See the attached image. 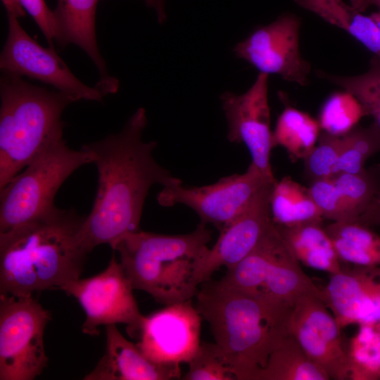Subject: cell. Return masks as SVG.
<instances>
[{"label": "cell", "mask_w": 380, "mask_h": 380, "mask_svg": "<svg viewBox=\"0 0 380 380\" xmlns=\"http://www.w3.org/2000/svg\"><path fill=\"white\" fill-rule=\"evenodd\" d=\"M146 125V110L139 108L121 131L81 147L91 153L98 172L96 198L80 229L89 253L103 243L114 250L126 234L140 230L144 202L152 186L182 184L156 161L153 152L157 143L142 139Z\"/></svg>", "instance_id": "1"}, {"label": "cell", "mask_w": 380, "mask_h": 380, "mask_svg": "<svg viewBox=\"0 0 380 380\" xmlns=\"http://www.w3.org/2000/svg\"><path fill=\"white\" fill-rule=\"evenodd\" d=\"M86 216L56 205L0 232V294L34 295L63 290L80 279L89 253L80 236Z\"/></svg>", "instance_id": "2"}, {"label": "cell", "mask_w": 380, "mask_h": 380, "mask_svg": "<svg viewBox=\"0 0 380 380\" xmlns=\"http://www.w3.org/2000/svg\"><path fill=\"white\" fill-rule=\"evenodd\" d=\"M195 307L236 380H255L275 347L290 334L293 305L232 287L201 284Z\"/></svg>", "instance_id": "3"}, {"label": "cell", "mask_w": 380, "mask_h": 380, "mask_svg": "<svg viewBox=\"0 0 380 380\" xmlns=\"http://www.w3.org/2000/svg\"><path fill=\"white\" fill-rule=\"evenodd\" d=\"M0 189L43 149L63 137L65 108L78 101L4 73L0 78Z\"/></svg>", "instance_id": "4"}, {"label": "cell", "mask_w": 380, "mask_h": 380, "mask_svg": "<svg viewBox=\"0 0 380 380\" xmlns=\"http://www.w3.org/2000/svg\"><path fill=\"white\" fill-rule=\"evenodd\" d=\"M212 233L200 223L191 233L166 235L139 230L126 234L114 251L134 289L169 305L192 300L198 292L194 262L208 248Z\"/></svg>", "instance_id": "5"}, {"label": "cell", "mask_w": 380, "mask_h": 380, "mask_svg": "<svg viewBox=\"0 0 380 380\" xmlns=\"http://www.w3.org/2000/svg\"><path fill=\"white\" fill-rule=\"evenodd\" d=\"M93 163L90 152L70 148L61 137L43 149L25 168L0 189V232L46 213L54 198L76 170Z\"/></svg>", "instance_id": "6"}, {"label": "cell", "mask_w": 380, "mask_h": 380, "mask_svg": "<svg viewBox=\"0 0 380 380\" xmlns=\"http://www.w3.org/2000/svg\"><path fill=\"white\" fill-rule=\"evenodd\" d=\"M51 312L33 295L0 294V380H33L47 367Z\"/></svg>", "instance_id": "7"}, {"label": "cell", "mask_w": 380, "mask_h": 380, "mask_svg": "<svg viewBox=\"0 0 380 380\" xmlns=\"http://www.w3.org/2000/svg\"><path fill=\"white\" fill-rule=\"evenodd\" d=\"M133 290L121 262L113 254L103 271L80 278L63 291L74 297L85 312L82 327L84 334L98 336L101 325L125 324L131 336L142 317Z\"/></svg>", "instance_id": "8"}, {"label": "cell", "mask_w": 380, "mask_h": 380, "mask_svg": "<svg viewBox=\"0 0 380 380\" xmlns=\"http://www.w3.org/2000/svg\"><path fill=\"white\" fill-rule=\"evenodd\" d=\"M275 181L267 178L251 163L245 172L222 177L212 184L165 186L157 201L164 207L185 205L198 214L201 223L212 224L221 231L246 209L265 183Z\"/></svg>", "instance_id": "9"}, {"label": "cell", "mask_w": 380, "mask_h": 380, "mask_svg": "<svg viewBox=\"0 0 380 380\" xmlns=\"http://www.w3.org/2000/svg\"><path fill=\"white\" fill-rule=\"evenodd\" d=\"M18 19L8 15V34L0 55L2 72L40 81L78 101H103L106 94L98 86L91 87L81 82L54 48L41 46L27 33Z\"/></svg>", "instance_id": "10"}, {"label": "cell", "mask_w": 380, "mask_h": 380, "mask_svg": "<svg viewBox=\"0 0 380 380\" xmlns=\"http://www.w3.org/2000/svg\"><path fill=\"white\" fill-rule=\"evenodd\" d=\"M202 317L192 300L166 305L141 320L131 334L143 354L165 367L188 363L200 344Z\"/></svg>", "instance_id": "11"}, {"label": "cell", "mask_w": 380, "mask_h": 380, "mask_svg": "<svg viewBox=\"0 0 380 380\" xmlns=\"http://www.w3.org/2000/svg\"><path fill=\"white\" fill-rule=\"evenodd\" d=\"M300 20L282 14L271 23L257 27L234 48L235 56L260 72L277 74L301 86L308 84L311 66L299 49Z\"/></svg>", "instance_id": "12"}, {"label": "cell", "mask_w": 380, "mask_h": 380, "mask_svg": "<svg viewBox=\"0 0 380 380\" xmlns=\"http://www.w3.org/2000/svg\"><path fill=\"white\" fill-rule=\"evenodd\" d=\"M289 329L308 357L331 379H349V363L341 328L324 301L307 294L293 305Z\"/></svg>", "instance_id": "13"}, {"label": "cell", "mask_w": 380, "mask_h": 380, "mask_svg": "<svg viewBox=\"0 0 380 380\" xmlns=\"http://www.w3.org/2000/svg\"><path fill=\"white\" fill-rule=\"evenodd\" d=\"M269 75L259 72L253 85L244 93L225 91L220 96L227 122V139L248 148L251 163L272 181H275L270 163L272 132L268 103Z\"/></svg>", "instance_id": "14"}, {"label": "cell", "mask_w": 380, "mask_h": 380, "mask_svg": "<svg viewBox=\"0 0 380 380\" xmlns=\"http://www.w3.org/2000/svg\"><path fill=\"white\" fill-rule=\"evenodd\" d=\"M274 182L265 183L246 209L220 231L213 246L207 248L196 260L193 272L196 285L210 280L213 274L221 267L227 270L233 267L256 247L272 224L270 202Z\"/></svg>", "instance_id": "15"}, {"label": "cell", "mask_w": 380, "mask_h": 380, "mask_svg": "<svg viewBox=\"0 0 380 380\" xmlns=\"http://www.w3.org/2000/svg\"><path fill=\"white\" fill-rule=\"evenodd\" d=\"M255 253L259 270L255 294L290 305L307 294L322 300V288L304 272L273 222L257 245Z\"/></svg>", "instance_id": "16"}, {"label": "cell", "mask_w": 380, "mask_h": 380, "mask_svg": "<svg viewBox=\"0 0 380 380\" xmlns=\"http://www.w3.org/2000/svg\"><path fill=\"white\" fill-rule=\"evenodd\" d=\"M342 267L322 289V300L342 329L380 322V265Z\"/></svg>", "instance_id": "17"}, {"label": "cell", "mask_w": 380, "mask_h": 380, "mask_svg": "<svg viewBox=\"0 0 380 380\" xmlns=\"http://www.w3.org/2000/svg\"><path fill=\"white\" fill-rule=\"evenodd\" d=\"M106 350L84 380H168L180 379V367L157 365L137 344L128 341L116 324L106 326Z\"/></svg>", "instance_id": "18"}, {"label": "cell", "mask_w": 380, "mask_h": 380, "mask_svg": "<svg viewBox=\"0 0 380 380\" xmlns=\"http://www.w3.org/2000/svg\"><path fill=\"white\" fill-rule=\"evenodd\" d=\"M100 0H58L53 11L57 24L56 43L62 47L75 44L82 49L99 70L96 83L108 94L119 87L117 79L110 77L102 58L96 37V10Z\"/></svg>", "instance_id": "19"}, {"label": "cell", "mask_w": 380, "mask_h": 380, "mask_svg": "<svg viewBox=\"0 0 380 380\" xmlns=\"http://www.w3.org/2000/svg\"><path fill=\"white\" fill-rule=\"evenodd\" d=\"M322 222L293 226L275 224L286 245L300 264L333 274L343 267Z\"/></svg>", "instance_id": "20"}, {"label": "cell", "mask_w": 380, "mask_h": 380, "mask_svg": "<svg viewBox=\"0 0 380 380\" xmlns=\"http://www.w3.org/2000/svg\"><path fill=\"white\" fill-rule=\"evenodd\" d=\"M294 1L300 7L345 30L380 58V29L370 15H364L343 0Z\"/></svg>", "instance_id": "21"}, {"label": "cell", "mask_w": 380, "mask_h": 380, "mask_svg": "<svg viewBox=\"0 0 380 380\" xmlns=\"http://www.w3.org/2000/svg\"><path fill=\"white\" fill-rule=\"evenodd\" d=\"M342 263L380 265V235L357 221L333 222L325 227Z\"/></svg>", "instance_id": "22"}, {"label": "cell", "mask_w": 380, "mask_h": 380, "mask_svg": "<svg viewBox=\"0 0 380 380\" xmlns=\"http://www.w3.org/2000/svg\"><path fill=\"white\" fill-rule=\"evenodd\" d=\"M270 203L272 220L277 225L293 226L324 219L309 189L289 177L275 181Z\"/></svg>", "instance_id": "23"}, {"label": "cell", "mask_w": 380, "mask_h": 380, "mask_svg": "<svg viewBox=\"0 0 380 380\" xmlns=\"http://www.w3.org/2000/svg\"><path fill=\"white\" fill-rule=\"evenodd\" d=\"M289 334L272 350L255 380H329Z\"/></svg>", "instance_id": "24"}, {"label": "cell", "mask_w": 380, "mask_h": 380, "mask_svg": "<svg viewBox=\"0 0 380 380\" xmlns=\"http://www.w3.org/2000/svg\"><path fill=\"white\" fill-rule=\"evenodd\" d=\"M320 129L318 121L310 115L286 106L272 132L273 146L283 147L293 161L303 160L316 145Z\"/></svg>", "instance_id": "25"}, {"label": "cell", "mask_w": 380, "mask_h": 380, "mask_svg": "<svg viewBox=\"0 0 380 380\" xmlns=\"http://www.w3.org/2000/svg\"><path fill=\"white\" fill-rule=\"evenodd\" d=\"M332 179L350 221H360L372 208L380 194V165L360 173L338 174Z\"/></svg>", "instance_id": "26"}, {"label": "cell", "mask_w": 380, "mask_h": 380, "mask_svg": "<svg viewBox=\"0 0 380 380\" xmlns=\"http://www.w3.org/2000/svg\"><path fill=\"white\" fill-rule=\"evenodd\" d=\"M347 353L350 380L380 379V322L360 325Z\"/></svg>", "instance_id": "27"}, {"label": "cell", "mask_w": 380, "mask_h": 380, "mask_svg": "<svg viewBox=\"0 0 380 380\" xmlns=\"http://www.w3.org/2000/svg\"><path fill=\"white\" fill-rule=\"evenodd\" d=\"M317 74L353 95L361 104L365 116L372 118V125L380 135V58L374 56L368 70L357 76H337L320 70Z\"/></svg>", "instance_id": "28"}, {"label": "cell", "mask_w": 380, "mask_h": 380, "mask_svg": "<svg viewBox=\"0 0 380 380\" xmlns=\"http://www.w3.org/2000/svg\"><path fill=\"white\" fill-rule=\"evenodd\" d=\"M379 152L380 135L372 124L366 127L356 126L341 137L336 175L364 171L367 160Z\"/></svg>", "instance_id": "29"}, {"label": "cell", "mask_w": 380, "mask_h": 380, "mask_svg": "<svg viewBox=\"0 0 380 380\" xmlns=\"http://www.w3.org/2000/svg\"><path fill=\"white\" fill-rule=\"evenodd\" d=\"M365 116L358 100L344 91L329 96L322 106L319 125L324 132L342 137L357 126Z\"/></svg>", "instance_id": "30"}, {"label": "cell", "mask_w": 380, "mask_h": 380, "mask_svg": "<svg viewBox=\"0 0 380 380\" xmlns=\"http://www.w3.org/2000/svg\"><path fill=\"white\" fill-rule=\"evenodd\" d=\"M341 137L322 133L311 152L303 159L305 172L310 181L336 175Z\"/></svg>", "instance_id": "31"}, {"label": "cell", "mask_w": 380, "mask_h": 380, "mask_svg": "<svg viewBox=\"0 0 380 380\" xmlns=\"http://www.w3.org/2000/svg\"><path fill=\"white\" fill-rule=\"evenodd\" d=\"M184 380H236L216 344L201 342L200 346L188 362Z\"/></svg>", "instance_id": "32"}, {"label": "cell", "mask_w": 380, "mask_h": 380, "mask_svg": "<svg viewBox=\"0 0 380 380\" xmlns=\"http://www.w3.org/2000/svg\"><path fill=\"white\" fill-rule=\"evenodd\" d=\"M308 189L323 218L333 222L350 221L344 203L332 177L312 181Z\"/></svg>", "instance_id": "33"}, {"label": "cell", "mask_w": 380, "mask_h": 380, "mask_svg": "<svg viewBox=\"0 0 380 380\" xmlns=\"http://www.w3.org/2000/svg\"><path fill=\"white\" fill-rule=\"evenodd\" d=\"M25 11L32 18L51 47L57 39V24L53 11L44 0H20Z\"/></svg>", "instance_id": "34"}, {"label": "cell", "mask_w": 380, "mask_h": 380, "mask_svg": "<svg viewBox=\"0 0 380 380\" xmlns=\"http://www.w3.org/2000/svg\"><path fill=\"white\" fill-rule=\"evenodd\" d=\"M1 1L7 12V15H11L17 18L25 16L26 11L20 0H1Z\"/></svg>", "instance_id": "35"}, {"label": "cell", "mask_w": 380, "mask_h": 380, "mask_svg": "<svg viewBox=\"0 0 380 380\" xmlns=\"http://www.w3.org/2000/svg\"><path fill=\"white\" fill-rule=\"evenodd\" d=\"M156 14L158 21L161 24L167 19L165 11V0H143Z\"/></svg>", "instance_id": "36"}, {"label": "cell", "mask_w": 380, "mask_h": 380, "mask_svg": "<svg viewBox=\"0 0 380 380\" xmlns=\"http://www.w3.org/2000/svg\"><path fill=\"white\" fill-rule=\"evenodd\" d=\"M369 224L380 225V194L376 198L375 205L369 217Z\"/></svg>", "instance_id": "37"}, {"label": "cell", "mask_w": 380, "mask_h": 380, "mask_svg": "<svg viewBox=\"0 0 380 380\" xmlns=\"http://www.w3.org/2000/svg\"><path fill=\"white\" fill-rule=\"evenodd\" d=\"M378 10L375 12H373L370 14V16L373 18V20L376 22L377 25L379 26L380 29V6L377 7Z\"/></svg>", "instance_id": "38"}]
</instances>
